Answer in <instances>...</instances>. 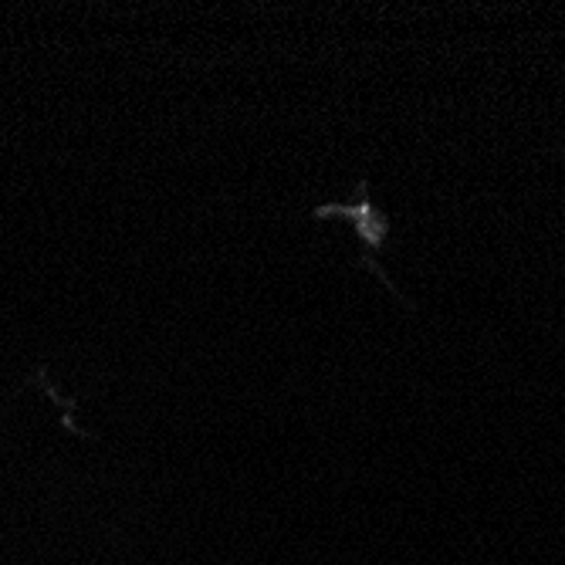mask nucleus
I'll return each instance as SVG.
<instances>
[{
  "label": "nucleus",
  "mask_w": 565,
  "mask_h": 565,
  "mask_svg": "<svg viewBox=\"0 0 565 565\" xmlns=\"http://www.w3.org/2000/svg\"><path fill=\"white\" fill-rule=\"evenodd\" d=\"M312 217L316 221H345L352 227L355 244H359V265H363L370 275H376V281L386 285L390 295L399 305L409 308L406 295L396 291V285L390 281V271L380 262V254L386 247V237H390V217H386V211L380 207V203L370 196V183L366 180L355 183V193L349 200H326V203H319V207L312 211Z\"/></svg>",
  "instance_id": "obj_1"
}]
</instances>
